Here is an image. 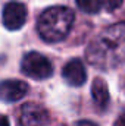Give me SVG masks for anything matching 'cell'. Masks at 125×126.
<instances>
[{
  "instance_id": "cell-1",
  "label": "cell",
  "mask_w": 125,
  "mask_h": 126,
  "mask_svg": "<svg viewBox=\"0 0 125 126\" xmlns=\"http://www.w3.org/2000/svg\"><path fill=\"white\" fill-rule=\"evenodd\" d=\"M85 59L102 70H110L125 63V21L99 32L85 48Z\"/></svg>"
},
{
  "instance_id": "cell-2",
  "label": "cell",
  "mask_w": 125,
  "mask_h": 126,
  "mask_svg": "<svg viewBox=\"0 0 125 126\" xmlns=\"http://www.w3.org/2000/svg\"><path fill=\"white\" fill-rule=\"evenodd\" d=\"M74 21L75 15L71 7L52 6L40 15L37 21V31L46 43H59L69 35Z\"/></svg>"
},
{
  "instance_id": "cell-3",
  "label": "cell",
  "mask_w": 125,
  "mask_h": 126,
  "mask_svg": "<svg viewBox=\"0 0 125 126\" xmlns=\"http://www.w3.org/2000/svg\"><path fill=\"white\" fill-rule=\"evenodd\" d=\"M21 70L32 79H47L53 73V64L41 53L30 51L22 59Z\"/></svg>"
},
{
  "instance_id": "cell-4",
  "label": "cell",
  "mask_w": 125,
  "mask_h": 126,
  "mask_svg": "<svg viewBox=\"0 0 125 126\" xmlns=\"http://www.w3.org/2000/svg\"><path fill=\"white\" fill-rule=\"evenodd\" d=\"M27 6L21 1H9L3 7L1 13V21L6 30L9 31H18L24 27L27 21Z\"/></svg>"
},
{
  "instance_id": "cell-5",
  "label": "cell",
  "mask_w": 125,
  "mask_h": 126,
  "mask_svg": "<svg viewBox=\"0 0 125 126\" xmlns=\"http://www.w3.org/2000/svg\"><path fill=\"white\" fill-rule=\"evenodd\" d=\"M50 122L49 111L37 103H25L21 107L19 123L21 126H46Z\"/></svg>"
},
{
  "instance_id": "cell-6",
  "label": "cell",
  "mask_w": 125,
  "mask_h": 126,
  "mask_svg": "<svg viewBox=\"0 0 125 126\" xmlns=\"http://www.w3.org/2000/svg\"><path fill=\"white\" fill-rule=\"evenodd\" d=\"M28 94V84L19 79H6L0 82V100L4 103L19 101Z\"/></svg>"
},
{
  "instance_id": "cell-7",
  "label": "cell",
  "mask_w": 125,
  "mask_h": 126,
  "mask_svg": "<svg viewBox=\"0 0 125 126\" xmlns=\"http://www.w3.org/2000/svg\"><path fill=\"white\" fill-rule=\"evenodd\" d=\"M62 76L65 82L71 87H81L87 81L85 66L81 59H72L63 66Z\"/></svg>"
},
{
  "instance_id": "cell-8",
  "label": "cell",
  "mask_w": 125,
  "mask_h": 126,
  "mask_svg": "<svg viewBox=\"0 0 125 126\" xmlns=\"http://www.w3.org/2000/svg\"><path fill=\"white\" fill-rule=\"evenodd\" d=\"M91 95H93L94 104H96L100 110H104V109L109 106V101H110L109 90H107L106 82H104L102 78H96L93 81V85H91Z\"/></svg>"
},
{
  "instance_id": "cell-9",
  "label": "cell",
  "mask_w": 125,
  "mask_h": 126,
  "mask_svg": "<svg viewBox=\"0 0 125 126\" xmlns=\"http://www.w3.org/2000/svg\"><path fill=\"white\" fill-rule=\"evenodd\" d=\"M77 4L83 12L94 15V13H99L102 10L103 0H77Z\"/></svg>"
},
{
  "instance_id": "cell-10",
  "label": "cell",
  "mask_w": 125,
  "mask_h": 126,
  "mask_svg": "<svg viewBox=\"0 0 125 126\" xmlns=\"http://www.w3.org/2000/svg\"><path fill=\"white\" fill-rule=\"evenodd\" d=\"M75 126H99L97 123H94L91 120H80Z\"/></svg>"
},
{
  "instance_id": "cell-11",
  "label": "cell",
  "mask_w": 125,
  "mask_h": 126,
  "mask_svg": "<svg viewBox=\"0 0 125 126\" xmlns=\"http://www.w3.org/2000/svg\"><path fill=\"white\" fill-rule=\"evenodd\" d=\"M0 126H10L9 119L6 116H3V114H0Z\"/></svg>"
},
{
  "instance_id": "cell-12",
  "label": "cell",
  "mask_w": 125,
  "mask_h": 126,
  "mask_svg": "<svg viewBox=\"0 0 125 126\" xmlns=\"http://www.w3.org/2000/svg\"><path fill=\"white\" fill-rule=\"evenodd\" d=\"M118 126H125V116H122V117L118 120Z\"/></svg>"
},
{
  "instance_id": "cell-13",
  "label": "cell",
  "mask_w": 125,
  "mask_h": 126,
  "mask_svg": "<svg viewBox=\"0 0 125 126\" xmlns=\"http://www.w3.org/2000/svg\"><path fill=\"white\" fill-rule=\"evenodd\" d=\"M113 3H115V4H113V7H115V6H118V4L121 3V0H113Z\"/></svg>"
}]
</instances>
